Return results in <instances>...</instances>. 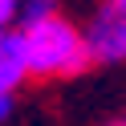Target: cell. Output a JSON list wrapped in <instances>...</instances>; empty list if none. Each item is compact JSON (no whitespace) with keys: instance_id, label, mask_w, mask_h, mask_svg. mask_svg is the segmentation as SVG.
<instances>
[{"instance_id":"1","label":"cell","mask_w":126,"mask_h":126,"mask_svg":"<svg viewBox=\"0 0 126 126\" xmlns=\"http://www.w3.org/2000/svg\"><path fill=\"white\" fill-rule=\"evenodd\" d=\"M20 33V29H16ZM29 45V73L33 77H69L94 65L90 49H85V33H77L65 16H53L25 33Z\"/></svg>"},{"instance_id":"5","label":"cell","mask_w":126,"mask_h":126,"mask_svg":"<svg viewBox=\"0 0 126 126\" xmlns=\"http://www.w3.org/2000/svg\"><path fill=\"white\" fill-rule=\"evenodd\" d=\"M20 4H25V0H0V29L20 16Z\"/></svg>"},{"instance_id":"6","label":"cell","mask_w":126,"mask_h":126,"mask_svg":"<svg viewBox=\"0 0 126 126\" xmlns=\"http://www.w3.org/2000/svg\"><path fill=\"white\" fill-rule=\"evenodd\" d=\"M8 114H12V98H8V94H0V122H4Z\"/></svg>"},{"instance_id":"4","label":"cell","mask_w":126,"mask_h":126,"mask_svg":"<svg viewBox=\"0 0 126 126\" xmlns=\"http://www.w3.org/2000/svg\"><path fill=\"white\" fill-rule=\"evenodd\" d=\"M53 16H57V0H25L16 25H20V33H33L37 25H45V20H53Z\"/></svg>"},{"instance_id":"9","label":"cell","mask_w":126,"mask_h":126,"mask_svg":"<svg viewBox=\"0 0 126 126\" xmlns=\"http://www.w3.org/2000/svg\"><path fill=\"white\" fill-rule=\"evenodd\" d=\"M110 126H126V122H110Z\"/></svg>"},{"instance_id":"2","label":"cell","mask_w":126,"mask_h":126,"mask_svg":"<svg viewBox=\"0 0 126 126\" xmlns=\"http://www.w3.org/2000/svg\"><path fill=\"white\" fill-rule=\"evenodd\" d=\"M85 49L102 65L126 61V8H118V4L106 0L90 16V25H85Z\"/></svg>"},{"instance_id":"7","label":"cell","mask_w":126,"mask_h":126,"mask_svg":"<svg viewBox=\"0 0 126 126\" xmlns=\"http://www.w3.org/2000/svg\"><path fill=\"white\" fill-rule=\"evenodd\" d=\"M4 41H8V33H4V29H0V49H4Z\"/></svg>"},{"instance_id":"3","label":"cell","mask_w":126,"mask_h":126,"mask_svg":"<svg viewBox=\"0 0 126 126\" xmlns=\"http://www.w3.org/2000/svg\"><path fill=\"white\" fill-rule=\"evenodd\" d=\"M29 73V45H25V33H8V41H4V49H0V94L16 90Z\"/></svg>"},{"instance_id":"8","label":"cell","mask_w":126,"mask_h":126,"mask_svg":"<svg viewBox=\"0 0 126 126\" xmlns=\"http://www.w3.org/2000/svg\"><path fill=\"white\" fill-rule=\"evenodd\" d=\"M110 4H118V8H126V0H110Z\"/></svg>"}]
</instances>
